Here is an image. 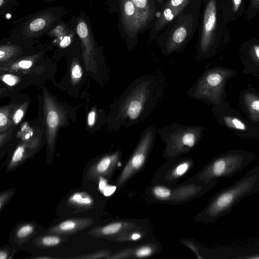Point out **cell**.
<instances>
[{"label": "cell", "mask_w": 259, "mask_h": 259, "mask_svg": "<svg viewBox=\"0 0 259 259\" xmlns=\"http://www.w3.org/2000/svg\"><path fill=\"white\" fill-rule=\"evenodd\" d=\"M82 69L77 63L73 64L71 69V77L73 82H76L82 76Z\"/></svg>", "instance_id": "obj_26"}, {"label": "cell", "mask_w": 259, "mask_h": 259, "mask_svg": "<svg viewBox=\"0 0 259 259\" xmlns=\"http://www.w3.org/2000/svg\"><path fill=\"white\" fill-rule=\"evenodd\" d=\"M259 12V0H249L248 5L244 16L246 20L254 18Z\"/></svg>", "instance_id": "obj_20"}, {"label": "cell", "mask_w": 259, "mask_h": 259, "mask_svg": "<svg viewBox=\"0 0 259 259\" xmlns=\"http://www.w3.org/2000/svg\"><path fill=\"white\" fill-rule=\"evenodd\" d=\"M157 6L159 7V9L161 6H162L164 3L167 0H155ZM159 10V9H158Z\"/></svg>", "instance_id": "obj_39"}, {"label": "cell", "mask_w": 259, "mask_h": 259, "mask_svg": "<svg viewBox=\"0 0 259 259\" xmlns=\"http://www.w3.org/2000/svg\"><path fill=\"white\" fill-rule=\"evenodd\" d=\"M17 51V48L12 45H4L1 46L0 59L1 62L6 60L8 58L12 56Z\"/></svg>", "instance_id": "obj_21"}, {"label": "cell", "mask_w": 259, "mask_h": 259, "mask_svg": "<svg viewBox=\"0 0 259 259\" xmlns=\"http://www.w3.org/2000/svg\"><path fill=\"white\" fill-rule=\"evenodd\" d=\"M204 128L178 123L157 128V134L166 144L168 154H177L193 148L199 141Z\"/></svg>", "instance_id": "obj_5"}, {"label": "cell", "mask_w": 259, "mask_h": 259, "mask_svg": "<svg viewBox=\"0 0 259 259\" xmlns=\"http://www.w3.org/2000/svg\"><path fill=\"white\" fill-rule=\"evenodd\" d=\"M157 131V128L151 125L142 132L134 153L119 176L117 186L123 184L142 166L154 144Z\"/></svg>", "instance_id": "obj_8"}, {"label": "cell", "mask_w": 259, "mask_h": 259, "mask_svg": "<svg viewBox=\"0 0 259 259\" xmlns=\"http://www.w3.org/2000/svg\"><path fill=\"white\" fill-rule=\"evenodd\" d=\"M16 192L15 188L2 191L0 193V211L5 207L9 201L11 199Z\"/></svg>", "instance_id": "obj_23"}, {"label": "cell", "mask_w": 259, "mask_h": 259, "mask_svg": "<svg viewBox=\"0 0 259 259\" xmlns=\"http://www.w3.org/2000/svg\"><path fill=\"white\" fill-rule=\"evenodd\" d=\"M9 110L8 108H2L0 111V127L1 131L6 129L10 124Z\"/></svg>", "instance_id": "obj_24"}, {"label": "cell", "mask_w": 259, "mask_h": 259, "mask_svg": "<svg viewBox=\"0 0 259 259\" xmlns=\"http://www.w3.org/2000/svg\"><path fill=\"white\" fill-rule=\"evenodd\" d=\"M55 0H45V2H51Z\"/></svg>", "instance_id": "obj_42"}, {"label": "cell", "mask_w": 259, "mask_h": 259, "mask_svg": "<svg viewBox=\"0 0 259 259\" xmlns=\"http://www.w3.org/2000/svg\"><path fill=\"white\" fill-rule=\"evenodd\" d=\"M252 50L255 57L259 60V44H255L252 46Z\"/></svg>", "instance_id": "obj_37"}, {"label": "cell", "mask_w": 259, "mask_h": 259, "mask_svg": "<svg viewBox=\"0 0 259 259\" xmlns=\"http://www.w3.org/2000/svg\"><path fill=\"white\" fill-rule=\"evenodd\" d=\"M193 0H167L157 12L148 40H154L164 28L180 14Z\"/></svg>", "instance_id": "obj_9"}, {"label": "cell", "mask_w": 259, "mask_h": 259, "mask_svg": "<svg viewBox=\"0 0 259 259\" xmlns=\"http://www.w3.org/2000/svg\"><path fill=\"white\" fill-rule=\"evenodd\" d=\"M39 145L40 141L38 139L20 143L12 154L7 165L6 172L13 171L22 164L36 152Z\"/></svg>", "instance_id": "obj_13"}, {"label": "cell", "mask_w": 259, "mask_h": 259, "mask_svg": "<svg viewBox=\"0 0 259 259\" xmlns=\"http://www.w3.org/2000/svg\"><path fill=\"white\" fill-rule=\"evenodd\" d=\"M96 113L94 110L91 111L88 116V124L89 126H92L96 120Z\"/></svg>", "instance_id": "obj_34"}, {"label": "cell", "mask_w": 259, "mask_h": 259, "mask_svg": "<svg viewBox=\"0 0 259 259\" xmlns=\"http://www.w3.org/2000/svg\"><path fill=\"white\" fill-rule=\"evenodd\" d=\"M68 240L67 236L46 233L45 235L35 237L32 243L38 248L47 249L59 246Z\"/></svg>", "instance_id": "obj_17"}, {"label": "cell", "mask_w": 259, "mask_h": 259, "mask_svg": "<svg viewBox=\"0 0 259 259\" xmlns=\"http://www.w3.org/2000/svg\"><path fill=\"white\" fill-rule=\"evenodd\" d=\"M73 32L72 31L71 32H68L60 41V46L61 48H66L70 44L73 38Z\"/></svg>", "instance_id": "obj_31"}, {"label": "cell", "mask_w": 259, "mask_h": 259, "mask_svg": "<svg viewBox=\"0 0 259 259\" xmlns=\"http://www.w3.org/2000/svg\"><path fill=\"white\" fill-rule=\"evenodd\" d=\"M37 226L33 222L27 221L20 223L14 232V239L18 244L27 242L36 233Z\"/></svg>", "instance_id": "obj_18"}, {"label": "cell", "mask_w": 259, "mask_h": 259, "mask_svg": "<svg viewBox=\"0 0 259 259\" xmlns=\"http://www.w3.org/2000/svg\"><path fill=\"white\" fill-rule=\"evenodd\" d=\"M244 0H219L220 10L224 21L237 20L245 13Z\"/></svg>", "instance_id": "obj_15"}, {"label": "cell", "mask_w": 259, "mask_h": 259, "mask_svg": "<svg viewBox=\"0 0 259 259\" xmlns=\"http://www.w3.org/2000/svg\"><path fill=\"white\" fill-rule=\"evenodd\" d=\"M152 251L151 248L149 247H143L136 251V255L140 257L147 256L151 254Z\"/></svg>", "instance_id": "obj_32"}, {"label": "cell", "mask_w": 259, "mask_h": 259, "mask_svg": "<svg viewBox=\"0 0 259 259\" xmlns=\"http://www.w3.org/2000/svg\"><path fill=\"white\" fill-rule=\"evenodd\" d=\"M121 222H114L92 229L89 234L94 238H103L118 233L121 229Z\"/></svg>", "instance_id": "obj_19"}, {"label": "cell", "mask_w": 259, "mask_h": 259, "mask_svg": "<svg viewBox=\"0 0 259 259\" xmlns=\"http://www.w3.org/2000/svg\"><path fill=\"white\" fill-rule=\"evenodd\" d=\"M45 123L47 128L48 155L53 154L57 132L64 119V114L53 99L46 96L44 103Z\"/></svg>", "instance_id": "obj_10"}, {"label": "cell", "mask_w": 259, "mask_h": 259, "mask_svg": "<svg viewBox=\"0 0 259 259\" xmlns=\"http://www.w3.org/2000/svg\"><path fill=\"white\" fill-rule=\"evenodd\" d=\"M33 65V61L30 59H24L18 62V67L22 69H27Z\"/></svg>", "instance_id": "obj_33"}, {"label": "cell", "mask_w": 259, "mask_h": 259, "mask_svg": "<svg viewBox=\"0 0 259 259\" xmlns=\"http://www.w3.org/2000/svg\"><path fill=\"white\" fill-rule=\"evenodd\" d=\"M255 158L253 154L239 151L222 155L206 167L201 179L208 183L212 180L228 178L247 166Z\"/></svg>", "instance_id": "obj_6"}, {"label": "cell", "mask_w": 259, "mask_h": 259, "mask_svg": "<svg viewBox=\"0 0 259 259\" xmlns=\"http://www.w3.org/2000/svg\"><path fill=\"white\" fill-rule=\"evenodd\" d=\"M202 0H193L155 38L164 56L183 52L199 25Z\"/></svg>", "instance_id": "obj_2"}, {"label": "cell", "mask_w": 259, "mask_h": 259, "mask_svg": "<svg viewBox=\"0 0 259 259\" xmlns=\"http://www.w3.org/2000/svg\"><path fill=\"white\" fill-rule=\"evenodd\" d=\"M203 5L196 54L199 58L211 55L223 38L228 36L227 24L224 21L220 10L219 0H202Z\"/></svg>", "instance_id": "obj_4"}, {"label": "cell", "mask_w": 259, "mask_h": 259, "mask_svg": "<svg viewBox=\"0 0 259 259\" xmlns=\"http://www.w3.org/2000/svg\"><path fill=\"white\" fill-rule=\"evenodd\" d=\"M65 13L60 8L44 10L27 17L12 34H20L26 38L41 35L56 25Z\"/></svg>", "instance_id": "obj_7"}, {"label": "cell", "mask_w": 259, "mask_h": 259, "mask_svg": "<svg viewBox=\"0 0 259 259\" xmlns=\"http://www.w3.org/2000/svg\"><path fill=\"white\" fill-rule=\"evenodd\" d=\"M250 107L252 110L259 112V99L253 100L250 104Z\"/></svg>", "instance_id": "obj_36"}, {"label": "cell", "mask_w": 259, "mask_h": 259, "mask_svg": "<svg viewBox=\"0 0 259 259\" xmlns=\"http://www.w3.org/2000/svg\"><path fill=\"white\" fill-rule=\"evenodd\" d=\"M108 256L109 252L108 250L102 249L91 253L70 257L69 258L78 259H94L99 258H107Z\"/></svg>", "instance_id": "obj_22"}, {"label": "cell", "mask_w": 259, "mask_h": 259, "mask_svg": "<svg viewBox=\"0 0 259 259\" xmlns=\"http://www.w3.org/2000/svg\"><path fill=\"white\" fill-rule=\"evenodd\" d=\"M10 251L7 247H2L0 249V259L10 258Z\"/></svg>", "instance_id": "obj_35"}, {"label": "cell", "mask_w": 259, "mask_h": 259, "mask_svg": "<svg viewBox=\"0 0 259 259\" xmlns=\"http://www.w3.org/2000/svg\"><path fill=\"white\" fill-rule=\"evenodd\" d=\"M259 191V165L248 171L240 180L220 191L204 212L205 219L214 222L229 214L244 198Z\"/></svg>", "instance_id": "obj_3"}, {"label": "cell", "mask_w": 259, "mask_h": 259, "mask_svg": "<svg viewBox=\"0 0 259 259\" xmlns=\"http://www.w3.org/2000/svg\"><path fill=\"white\" fill-rule=\"evenodd\" d=\"M154 194L160 198H167L170 195V190L165 187L157 186L153 190Z\"/></svg>", "instance_id": "obj_27"}, {"label": "cell", "mask_w": 259, "mask_h": 259, "mask_svg": "<svg viewBox=\"0 0 259 259\" xmlns=\"http://www.w3.org/2000/svg\"><path fill=\"white\" fill-rule=\"evenodd\" d=\"M245 258H259V254H255V255H252V256H249L248 257H246Z\"/></svg>", "instance_id": "obj_41"}, {"label": "cell", "mask_w": 259, "mask_h": 259, "mask_svg": "<svg viewBox=\"0 0 259 259\" xmlns=\"http://www.w3.org/2000/svg\"><path fill=\"white\" fill-rule=\"evenodd\" d=\"M25 105L18 108L14 113L12 119L15 124H18L22 120L25 112Z\"/></svg>", "instance_id": "obj_28"}, {"label": "cell", "mask_w": 259, "mask_h": 259, "mask_svg": "<svg viewBox=\"0 0 259 259\" xmlns=\"http://www.w3.org/2000/svg\"><path fill=\"white\" fill-rule=\"evenodd\" d=\"M165 80L160 73L142 75L131 82L112 106L110 123L119 130L141 124L164 95Z\"/></svg>", "instance_id": "obj_1"}, {"label": "cell", "mask_w": 259, "mask_h": 259, "mask_svg": "<svg viewBox=\"0 0 259 259\" xmlns=\"http://www.w3.org/2000/svg\"><path fill=\"white\" fill-rule=\"evenodd\" d=\"M224 120L227 124L238 130L244 131L246 128L245 124L238 118L226 117Z\"/></svg>", "instance_id": "obj_25"}, {"label": "cell", "mask_w": 259, "mask_h": 259, "mask_svg": "<svg viewBox=\"0 0 259 259\" xmlns=\"http://www.w3.org/2000/svg\"><path fill=\"white\" fill-rule=\"evenodd\" d=\"M93 223L94 220L90 218L68 219L51 227L48 230L46 233L64 236L72 235L83 231Z\"/></svg>", "instance_id": "obj_12"}, {"label": "cell", "mask_w": 259, "mask_h": 259, "mask_svg": "<svg viewBox=\"0 0 259 259\" xmlns=\"http://www.w3.org/2000/svg\"><path fill=\"white\" fill-rule=\"evenodd\" d=\"M30 258H33L35 259H51V258H59V257H53L51 256H48V255H43V256H37L34 257H30Z\"/></svg>", "instance_id": "obj_38"}, {"label": "cell", "mask_w": 259, "mask_h": 259, "mask_svg": "<svg viewBox=\"0 0 259 259\" xmlns=\"http://www.w3.org/2000/svg\"><path fill=\"white\" fill-rule=\"evenodd\" d=\"M66 204L77 210L84 211L93 208L95 202L92 197L83 191H75L67 199Z\"/></svg>", "instance_id": "obj_16"}, {"label": "cell", "mask_w": 259, "mask_h": 259, "mask_svg": "<svg viewBox=\"0 0 259 259\" xmlns=\"http://www.w3.org/2000/svg\"><path fill=\"white\" fill-rule=\"evenodd\" d=\"M1 79L10 86L15 85L19 80L17 76L10 74L2 76Z\"/></svg>", "instance_id": "obj_29"}, {"label": "cell", "mask_w": 259, "mask_h": 259, "mask_svg": "<svg viewBox=\"0 0 259 259\" xmlns=\"http://www.w3.org/2000/svg\"><path fill=\"white\" fill-rule=\"evenodd\" d=\"M75 29L82 44L84 62L87 65H90L95 55V44L89 25L84 17H78Z\"/></svg>", "instance_id": "obj_14"}, {"label": "cell", "mask_w": 259, "mask_h": 259, "mask_svg": "<svg viewBox=\"0 0 259 259\" xmlns=\"http://www.w3.org/2000/svg\"><path fill=\"white\" fill-rule=\"evenodd\" d=\"M120 156V152L117 151L98 159L88 168L87 172L88 179L95 181L108 176L114 169Z\"/></svg>", "instance_id": "obj_11"}, {"label": "cell", "mask_w": 259, "mask_h": 259, "mask_svg": "<svg viewBox=\"0 0 259 259\" xmlns=\"http://www.w3.org/2000/svg\"><path fill=\"white\" fill-rule=\"evenodd\" d=\"M189 164L188 162L181 163L175 169L174 172V175L177 177L184 175L189 168Z\"/></svg>", "instance_id": "obj_30"}, {"label": "cell", "mask_w": 259, "mask_h": 259, "mask_svg": "<svg viewBox=\"0 0 259 259\" xmlns=\"http://www.w3.org/2000/svg\"><path fill=\"white\" fill-rule=\"evenodd\" d=\"M141 237L140 235L139 234H134L132 236V238L133 240H137L140 238Z\"/></svg>", "instance_id": "obj_40"}]
</instances>
